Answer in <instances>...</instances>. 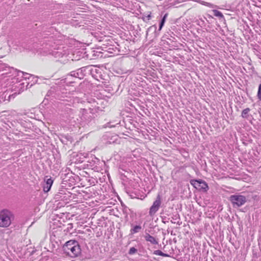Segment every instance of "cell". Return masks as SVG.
<instances>
[{
  "instance_id": "cell-1",
  "label": "cell",
  "mask_w": 261,
  "mask_h": 261,
  "mask_svg": "<svg viewBox=\"0 0 261 261\" xmlns=\"http://www.w3.org/2000/svg\"><path fill=\"white\" fill-rule=\"evenodd\" d=\"M63 249L66 255L72 257H78L81 253L80 246L75 240L67 242L63 246Z\"/></svg>"
},
{
  "instance_id": "cell-2",
  "label": "cell",
  "mask_w": 261,
  "mask_h": 261,
  "mask_svg": "<svg viewBox=\"0 0 261 261\" xmlns=\"http://www.w3.org/2000/svg\"><path fill=\"white\" fill-rule=\"evenodd\" d=\"M11 223V220L10 216L8 213L4 212V211H2L1 214V221L0 225L2 227H8Z\"/></svg>"
},
{
  "instance_id": "cell-3",
  "label": "cell",
  "mask_w": 261,
  "mask_h": 261,
  "mask_svg": "<svg viewBox=\"0 0 261 261\" xmlns=\"http://www.w3.org/2000/svg\"><path fill=\"white\" fill-rule=\"evenodd\" d=\"M231 201L233 203L238 206H241L246 202V198L242 195H233L231 197Z\"/></svg>"
},
{
  "instance_id": "cell-4",
  "label": "cell",
  "mask_w": 261,
  "mask_h": 261,
  "mask_svg": "<svg viewBox=\"0 0 261 261\" xmlns=\"http://www.w3.org/2000/svg\"><path fill=\"white\" fill-rule=\"evenodd\" d=\"M194 186L198 190H201L203 191H206L208 189V187L207 184L203 181H196L194 182Z\"/></svg>"
},
{
  "instance_id": "cell-5",
  "label": "cell",
  "mask_w": 261,
  "mask_h": 261,
  "mask_svg": "<svg viewBox=\"0 0 261 261\" xmlns=\"http://www.w3.org/2000/svg\"><path fill=\"white\" fill-rule=\"evenodd\" d=\"M145 238H146L147 241H149V242H151V243H153L154 244H157V242L156 240L150 235H147L145 237Z\"/></svg>"
},
{
  "instance_id": "cell-6",
  "label": "cell",
  "mask_w": 261,
  "mask_h": 261,
  "mask_svg": "<svg viewBox=\"0 0 261 261\" xmlns=\"http://www.w3.org/2000/svg\"><path fill=\"white\" fill-rule=\"evenodd\" d=\"M155 255H160V256H163V257H169L168 255H166V254H164V253H163L162 251H160V250L155 251Z\"/></svg>"
},
{
  "instance_id": "cell-7",
  "label": "cell",
  "mask_w": 261,
  "mask_h": 261,
  "mask_svg": "<svg viewBox=\"0 0 261 261\" xmlns=\"http://www.w3.org/2000/svg\"><path fill=\"white\" fill-rule=\"evenodd\" d=\"M141 227H140L139 226H136V227H135L134 228V229H133V232H135V233H136V232H137L138 231H139Z\"/></svg>"
},
{
  "instance_id": "cell-8",
  "label": "cell",
  "mask_w": 261,
  "mask_h": 261,
  "mask_svg": "<svg viewBox=\"0 0 261 261\" xmlns=\"http://www.w3.org/2000/svg\"><path fill=\"white\" fill-rule=\"evenodd\" d=\"M136 251L137 250L135 248H132L130 249V254H133V253H135Z\"/></svg>"
},
{
  "instance_id": "cell-9",
  "label": "cell",
  "mask_w": 261,
  "mask_h": 261,
  "mask_svg": "<svg viewBox=\"0 0 261 261\" xmlns=\"http://www.w3.org/2000/svg\"><path fill=\"white\" fill-rule=\"evenodd\" d=\"M258 97L260 99H261V85L260 87L259 91V93H258Z\"/></svg>"
}]
</instances>
